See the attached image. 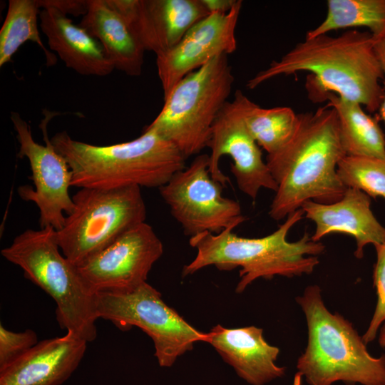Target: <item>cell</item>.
<instances>
[{
  "mask_svg": "<svg viewBox=\"0 0 385 385\" xmlns=\"http://www.w3.org/2000/svg\"><path fill=\"white\" fill-rule=\"evenodd\" d=\"M301 71L310 73L306 89L312 101L322 93L332 92L370 113L379 109L385 78L368 31L354 29L338 36L323 34L305 38L258 72L246 86L255 89L275 77Z\"/></svg>",
  "mask_w": 385,
  "mask_h": 385,
  "instance_id": "6da1fadb",
  "label": "cell"
},
{
  "mask_svg": "<svg viewBox=\"0 0 385 385\" xmlns=\"http://www.w3.org/2000/svg\"><path fill=\"white\" fill-rule=\"evenodd\" d=\"M96 312L98 318L111 321L121 331L141 329L152 339L161 367L173 366L194 344L205 342L207 337V333L168 306L161 294L147 282L127 292H98Z\"/></svg>",
  "mask_w": 385,
  "mask_h": 385,
  "instance_id": "9c48e42d",
  "label": "cell"
},
{
  "mask_svg": "<svg viewBox=\"0 0 385 385\" xmlns=\"http://www.w3.org/2000/svg\"><path fill=\"white\" fill-rule=\"evenodd\" d=\"M209 163V155H198L158 188L172 216L190 237L235 229L246 219L240 203L222 195L224 186L212 178Z\"/></svg>",
  "mask_w": 385,
  "mask_h": 385,
  "instance_id": "30bf717a",
  "label": "cell"
},
{
  "mask_svg": "<svg viewBox=\"0 0 385 385\" xmlns=\"http://www.w3.org/2000/svg\"><path fill=\"white\" fill-rule=\"evenodd\" d=\"M80 25L100 43L114 68L130 76L141 74L145 50L125 17L108 0H88Z\"/></svg>",
  "mask_w": 385,
  "mask_h": 385,
  "instance_id": "ffe728a7",
  "label": "cell"
},
{
  "mask_svg": "<svg viewBox=\"0 0 385 385\" xmlns=\"http://www.w3.org/2000/svg\"><path fill=\"white\" fill-rule=\"evenodd\" d=\"M346 155L337 114L328 104L297 114L294 131L266 163L277 185L269 215L278 221L300 209L307 200L323 204L340 200L346 188L337 175Z\"/></svg>",
  "mask_w": 385,
  "mask_h": 385,
  "instance_id": "7a4b0ae2",
  "label": "cell"
},
{
  "mask_svg": "<svg viewBox=\"0 0 385 385\" xmlns=\"http://www.w3.org/2000/svg\"><path fill=\"white\" fill-rule=\"evenodd\" d=\"M307 327V344L297 361L295 379L309 385H385V354H370L354 325L326 307L317 284L296 297Z\"/></svg>",
  "mask_w": 385,
  "mask_h": 385,
  "instance_id": "5b68a950",
  "label": "cell"
},
{
  "mask_svg": "<svg viewBox=\"0 0 385 385\" xmlns=\"http://www.w3.org/2000/svg\"><path fill=\"white\" fill-rule=\"evenodd\" d=\"M374 247L376 260L374 267L373 282L377 301L368 328L362 336L366 344L376 339L381 326L385 322V243L376 245Z\"/></svg>",
  "mask_w": 385,
  "mask_h": 385,
  "instance_id": "484cf974",
  "label": "cell"
},
{
  "mask_svg": "<svg viewBox=\"0 0 385 385\" xmlns=\"http://www.w3.org/2000/svg\"><path fill=\"white\" fill-rule=\"evenodd\" d=\"M1 253L6 260L20 267L26 279L53 299L56 319L62 328L87 342L95 340L98 319L97 292L63 255L54 228L26 230Z\"/></svg>",
  "mask_w": 385,
  "mask_h": 385,
  "instance_id": "8992f818",
  "label": "cell"
},
{
  "mask_svg": "<svg viewBox=\"0 0 385 385\" xmlns=\"http://www.w3.org/2000/svg\"><path fill=\"white\" fill-rule=\"evenodd\" d=\"M54 115L46 111L40 125L45 145L34 140L30 125L19 113L11 112L10 118L19 144L18 156L28 159L35 186V188L20 186L18 193L21 199L33 202L39 209L40 228L51 227L59 230L74 205L69 195V188L72 186L71 170L47 135V124Z\"/></svg>",
  "mask_w": 385,
  "mask_h": 385,
  "instance_id": "8fae6325",
  "label": "cell"
},
{
  "mask_svg": "<svg viewBox=\"0 0 385 385\" xmlns=\"http://www.w3.org/2000/svg\"><path fill=\"white\" fill-rule=\"evenodd\" d=\"M87 343L71 331L38 342L0 371V385H61L78 366Z\"/></svg>",
  "mask_w": 385,
  "mask_h": 385,
  "instance_id": "e0dca14e",
  "label": "cell"
},
{
  "mask_svg": "<svg viewBox=\"0 0 385 385\" xmlns=\"http://www.w3.org/2000/svg\"><path fill=\"white\" fill-rule=\"evenodd\" d=\"M378 342L381 347L385 348V322L381 326L379 330Z\"/></svg>",
  "mask_w": 385,
  "mask_h": 385,
  "instance_id": "4dcf8cb0",
  "label": "cell"
},
{
  "mask_svg": "<svg viewBox=\"0 0 385 385\" xmlns=\"http://www.w3.org/2000/svg\"><path fill=\"white\" fill-rule=\"evenodd\" d=\"M72 199L73 209L56 235L63 255L76 266L145 222L146 207L139 186L80 188Z\"/></svg>",
  "mask_w": 385,
  "mask_h": 385,
  "instance_id": "ba28073f",
  "label": "cell"
},
{
  "mask_svg": "<svg viewBox=\"0 0 385 385\" xmlns=\"http://www.w3.org/2000/svg\"><path fill=\"white\" fill-rule=\"evenodd\" d=\"M205 342L251 385H265L285 375L286 368L276 364L279 349L265 339L261 328L229 329L217 324L207 333Z\"/></svg>",
  "mask_w": 385,
  "mask_h": 385,
  "instance_id": "ac0fdd59",
  "label": "cell"
},
{
  "mask_svg": "<svg viewBox=\"0 0 385 385\" xmlns=\"http://www.w3.org/2000/svg\"><path fill=\"white\" fill-rule=\"evenodd\" d=\"M323 101L336 111L346 155L385 158V135L376 118L368 115L361 105L334 93H322L313 101Z\"/></svg>",
  "mask_w": 385,
  "mask_h": 385,
  "instance_id": "44dd1931",
  "label": "cell"
},
{
  "mask_svg": "<svg viewBox=\"0 0 385 385\" xmlns=\"http://www.w3.org/2000/svg\"><path fill=\"white\" fill-rule=\"evenodd\" d=\"M234 83L227 55H220L183 78L164 98L151 123L188 158L207 147L218 114L227 102Z\"/></svg>",
  "mask_w": 385,
  "mask_h": 385,
  "instance_id": "52a82bcc",
  "label": "cell"
},
{
  "mask_svg": "<svg viewBox=\"0 0 385 385\" xmlns=\"http://www.w3.org/2000/svg\"><path fill=\"white\" fill-rule=\"evenodd\" d=\"M51 141L71 170L72 186L78 188H160L186 167L187 158L172 143L145 128L135 139L109 145L76 140L66 131Z\"/></svg>",
  "mask_w": 385,
  "mask_h": 385,
  "instance_id": "277c9868",
  "label": "cell"
},
{
  "mask_svg": "<svg viewBox=\"0 0 385 385\" xmlns=\"http://www.w3.org/2000/svg\"><path fill=\"white\" fill-rule=\"evenodd\" d=\"M304 215L302 208L296 210L275 231L262 237H240L233 232L234 228L218 234L205 232L190 237L189 243L197 254L184 266L183 277L211 265L224 271L239 267L236 292L240 293L260 278L293 277L312 273L319 263L318 256L325 250L324 245L313 241L307 232L297 241L287 239L289 231Z\"/></svg>",
  "mask_w": 385,
  "mask_h": 385,
  "instance_id": "3957f363",
  "label": "cell"
},
{
  "mask_svg": "<svg viewBox=\"0 0 385 385\" xmlns=\"http://www.w3.org/2000/svg\"><path fill=\"white\" fill-rule=\"evenodd\" d=\"M384 88V95L378 111H379L380 119L385 123V80L383 81Z\"/></svg>",
  "mask_w": 385,
  "mask_h": 385,
  "instance_id": "1f68e13d",
  "label": "cell"
},
{
  "mask_svg": "<svg viewBox=\"0 0 385 385\" xmlns=\"http://www.w3.org/2000/svg\"><path fill=\"white\" fill-rule=\"evenodd\" d=\"M207 147L211 150V176L224 187L230 179L219 164L222 156L227 155L232 160L230 170L238 188L253 201L262 188L277 191V185L263 160L260 148L247 130L233 101L227 102L215 119Z\"/></svg>",
  "mask_w": 385,
  "mask_h": 385,
  "instance_id": "4fadbf2b",
  "label": "cell"
},
{
  "mask_svg": "<svg viewBox=\"0 0 385 385\" xmlns=\"http://www.w3.org/2000/svg\"><path fill=\"white\" fill-rule=\"evenodd\" d=\"M40 7L37 0H9L6 18L0 30V67L11 61L26 41L36 43L43 51L48 66L57 58L43 44L38 29Z\"/></svg>",
  "mask_w": 385,
  "mask_h": 385,
  "instance_id": "603a6c76",
  "label": "cell"
},
{
  "mask_svg": "<svg viewBox=\"0 0 385 385\" xmlns=\"http://www.w3.org/2000/svg\"><path fill=\"white\" fill-rule=\"evenodd\" d=\"M337 175L345 188L385 199V158L345 155L338 163Z\"/></svg>",
  "mask_w": 385,
  "mask_h": 385,
  "instance_id": "d4e9b609",
  "label": "cell"
},
{
  "mask_svg": "<svg viewBox=\"0 0 385 385\" xmlns=\"http://www.w3.org/2000/svg\"><path fill=\"white\" fill-rule=\"evenodd\" d=\"M40 9L53 8L65 15L83 16L87 11L88 0H37Z\"/></svg>",
  "mask_w": 385,
  "mask_h": 385,
  "instance_id": "83f0119b",
  "label": "cell"
},
{
  "mask_svg": "<svg viewBox=\"0 0 385 385\" xmlns=\"http://www.w3.org/2000/svg\"><path fill=\"white\" fill-rule=\"evenodd\" d=\"M374 48L385 78V26L377 36H373Z\"/></svg>",
  "mask_w": 385,
  "mask_h": 385,
  "instance_id": "f546056e",
  "label": "cell"
},
{
  "mask_svg": "<svg viewBox=\"0 0 385 385\" xmlns=\"http://www.w3.org/2000/svg\"><path fill=\"white\" fill-rule=\"evenodd\" d=\"M327 5L325 19L305 38L352 27H366L375 36L385 26V0H328Z\"/></svg>",
  "mask_w": 385,
  "mask_h": 385,
  "instance_id": "cb8c5ba5",
  "label": "cell"
},
{
  "mask_svg": "<svg viewBox=\"0 0 385 385\" xmlns=\"http://www.w3.org/2000/svg\"><path fill=\"white\" fill-rule=\"evenodd\" d=\"M233 101L242 115L247 130L267 154L281 148L292 137L297 114L290 107L262 108L240 90L235 92Z\"/></svg>",
  "mask_w": 385,
  "mask_h": 385,
  "instance_id": "7402d4cb",
  "label": "cell"
},
{
  "mask_svg": "<svg viewBox=\"0 0 385 385\" xmlns=\"http://www.w3.org/2000/svg\"><path fill=\"white\" fill-rule=\"evenodd\" d=\"M127 20L145 51L155 55L174 47L209 15L201 0H108Z\"/></svg>",
  "mask_w": 385,
  "mask_h": 385,
  "instance_id": "9a60e30c",
  "label": "cell"
},
{
  "mask_svg": "<svg viewBox=\"0 0 385 385\" xmlns=\"http://www.w3.org/2000/svg\"><path fill=\"white\" fill-rule=\"evenodd\" d=\"M237 0H201L209 14L229 12Z\"/></svg>",
  "mask_w": 385,
  "mask_h": 385,
  "instance_id": "f1b7e54d",
  "label": "cell"
},
{
  "mask_svg": "<svg viewBox=\"0 0 385 385\" xmlns=\"http://www.w3.org/2000/svg\"><path fill=\"white\" fill-rule=\"evenodd\" d=\"M301 208L305 217L315 224L311 237L314 242L329 234L349 235L356 240L354 256L357 259L363 257L366 245L385 243V227L371 209V197L361 190L346 188L343 197L334 203L307 200Z\"/></svg>",
  "mask_w": 385,
  "mask_h": 385,
  "instance_id": "2e32d148",
  "label": "cell"
},
{
  "mask_svg": "<svg viewBox=\"0 0 385 385\" xmlns=\"http://www.w3.org/2000/svg\"><path fill=\"white\" fill-rule=\"evenodd\" d=\"M163 253L161 240L144 222L76 267L96 292H127L146 282L153 265Z\"/></svg>",
  "mask_w": 385,
  "mask_h": 385,
  "instance_id": "7c38bea8",
  "label": "cell"
},
{
  "mask_svg": "<svg viewBox=\"0 0 385 385\" xmlns=\"http://www.w3.org/2000/svg\"><path fill=\"white\" fill-rule=\"evenodd\" d=\"M242 6V1L237 0L229 12L210 14L192 26L174 47L156 55L164 98L186 75L237 49L235 29Z\"/></svg>",
  "mask_w": 385,
  "mask_h": 385,
  "instance_id": "5bb4252c",
  "label": "cell"
},
{
  "mask_svg": "<svg viewBox=\"0 0 385 385\" xmlns=\"http://www.w3.org/2000/svg\"><path fill=\"white\" fill-rule=\"evenodd\" d=\"M39 27L50 50L66 66L85 76H106L115 69L100 43L80 24L53 8L42 9Z\"/></svg>",
  "mask_w": 385,
  "mask_h": 385,
  "instance_id": "d6986e66",
  "label": "cell"
},
{
  "mask_svg": "<svg viewBox=\"0 0 385 385\" xmlns=\"http://www.w3.org/2000/svg\"><path fill=\"white\" fill-rule=\"evenodd\" d=\"M35 332H14L0 325V371L10 366L38 343Z\"/></svg>",
  "mask_w": 385,
  "mask_h": 385,
  "instance_id": "4316f807",
  "label": "cell"
}]
</instances>
